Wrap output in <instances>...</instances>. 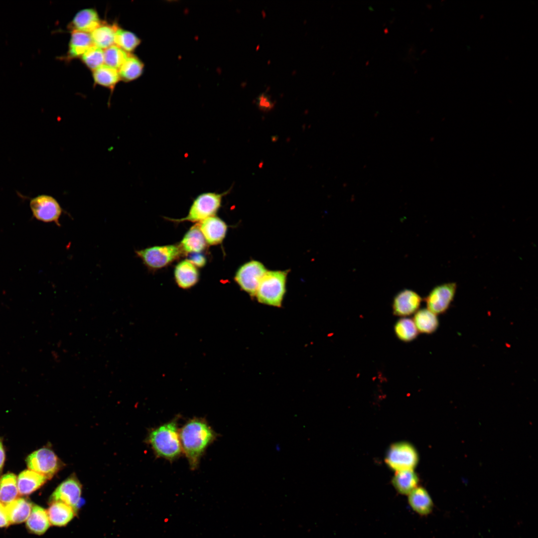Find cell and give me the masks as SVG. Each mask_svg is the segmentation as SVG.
Here are the masks:
<instances>
[{"label": "cell", "instance_id": "obj_3", "mask_svg": "<svg viewBox=\"0 0 538 538\" xmlns=\"http://www.w3.org/2000/svg\"><path fill=\"white\" fill-rule=\"evenodd\" d=\"M288 270H267L262 278L255 297L259 303L279 307L286 292Z\"/></svg>", "mask_w": 538, "mask_h": 538}, {"label": "cell", "instance_id": "obj_31", "mask_svg": "<svg viewBox=\"0 0 538 538\" xmlns=\"http://www.w3.org/2000/svg\"><path fill=\"white\" fill-rule=\"evenodd\" d=\"M130 54L114 44L104 50V63L105 65L119 70Z\"/></svg>", "mask_w": 538, "mask_h": 538}, {"label": "cell", "instance_id": "obj_7", "mask_svg": "<svg viewBox=\"0 0 538 538\" xmlns=\"http://www.w3.org/2000/svg\"><path fill=\"white\" fill-rule=\"evenodd\" d=\"M267 269L260 262L251 260L236 271L234 279L241 289L254 297L259 283Z\"/></svg>", "mask_w": 538, "mask_h": 538}, {"label": "cell", "instance_id": "obj_33", "mask_svg": "<svg viewBox=\"0 0 538 538\" xmlns=\"http://www.w3.org/2000/svg\"><path fill=\"white\" fill-rule=\"evenodd\" d=\"M256 104L259 109L263 112L270 111L274 106L270 97L266 93H262L258 97Z\"/></svg>", "mask_w": 538, "mask_h": 538}, {"label": "cell", "instance_id": "obj_18", "mask_svg": "<svg viewBox=\"0 0 538 538\" xmlns=\"http://www.w3.org/2000/svg\"><path fill=\"white\" fill-rule=\"evenodd\" d=\"M47 512L50 524L58 527L66 526L76 513L72 507L60 501L51 502Z\"/></svg>", "mask_w": 538, "mask_h": 538}, {"label": "cell", "instance_id": "obj_34", "mask_svg": "<svg viewBox=\"0 0 538 538\" xmlns=\"http://www.w3.org/2000/svg\"><path fill=\"white\" fill-rule=\"evenodd\" d=\"M196 267L203 268L206 264L205 257L200 253H192L188 259Z\"/></svg>", "mask_w": 538, "mask_h": 538}, {"label": "cell", "instance_id": "obj_9", "mask_svg": "<svg viewBox=\"0 0 538 538\" xmlns=\"http://www.w3.org/2000/svg\"><path fill=\"white\" fill-rule=\"evenodd\" d=\"M30 208L33 216L37 220L45 223H54L60 227L59 219L63 210L53 197L39 195L30 200Z\"/></svg>", "mask_w": 538, "mask_h": 538}, {"label": "cell", "instance_id": "obj_13", "mask_svg": "<svg viewBox=\"0 0 538 538\" xmlns=\"http://www.w3.org/2000/svg\"><path fill=\"white\" fill-rule=\"evenodd\" d=\"M207 244L217 245L223 241L228 229L226 223L216 216L209 217L198 223Z\"/></svg>", "mask_w": 538, "mask_h": 538}, {"label": "cell", "instance_id": "obj_30", "mask_svg": "<svg viewBox=\"0 0 538 538\" xmlns=\"http://www.w3.org/2000/svg\"><path fill=\"white\" fill-rule=\"evenodd\" d=\"M395 332L397 337L404 342H410L418 335V331L411 319L402 318L395 325Z\"/></svg>", "mask_w": 538, "mask_h": 538}, {"label": "cell", "instance_id": "obj_8", "mask_svg": "<svg viewBox=\"0 0 538 538\" xmlns=\"http://www.w3.org/2000/svg\"><path fill=\"white\" fill-rule=\"evenodd\" d=\"M26 462L29 469L47 478H52L64 464L55 453L48 448H42L29 455Z\"/></svg>", "mask_w": 538, "mask_h": 538}, {"label": "cell", "instance_id": "obj_17", "mask_svg": "<svg viewBox=\"0 0 538 538\" xmlns=\"http://www.w3.org/2000/svg\"><path fill=\"white\" fill-rule=\"evenodd\" d=\"M179 245L182 252L187 254L200 253L205 249L207 243L198 224L194 225L185 233Z\"/></svg>", "mask_w": 538, "mask_h": 538}, {"label": "cell", "instance_id": "obj_4", "mask_svg": "<svg viewBox=\"0 0 538 538\" xmlns=\"http://www.w3.org/2000/svg\"><path fill=\"white\" fill-rule=\"evenodd\" d=\"M229 191L230 190L221 193L212 192L202 193L193 200L185 217L176 219L164 218L176 223L184 221L200 222L215 215L221 206L223 196L228 194Z\"/></svg>", "mask_w": 538, "mask_h": 538}, {"label": "cell", "instance_id": "obj_22", "mask_svg": "<svg viewBox=\"0 0 538 538\" xmlns=\"http://www.w3.org/2000/svg\"><path fill=\"white\" fill-rule=\"evenodd\" d=\"M10 524H19L28 518L32 509V504L24 498H17L5 505Z\"/></svg>", "mask_w": 538, "mask_h": 538}, {"label": "cell", "instance_id": "obj_19", "mask_svg": "<svg viewBox=\"0 0 538 538\" xmlns=\"http://www.w3.org/2000/svg\"><path fill=\"white\" fill-rule=\"evenodd\" d=\"M45 476L30 469L21 472L17 478L19 494L28 495L41 487L47 481Z\"/></svg>", "mask_w": 538, "mask_h": 538}, {"label": "cell", "instance_id": "obj_36", "mask_svg": "<svg viewBox=\"0 0 538 538\" xmlns=\"http://www.w3.org/2000/svg\"><path fill=\"white\" fill-rule=\"evenodd\" d=\"M5 460V453L1 439L0 438V475L2 473Z\"/></svg>", "mask_w": 538, "mask_h": 538}, {"label": "cell", "instance_id": "obj_28", "mask_svg": "<svg viewBox=\"0 0 538 538\" xmlns=\"http://www.w3.org/2000/svg\"><path fill=\"white\" fill-rule=\"evenodd\" d=\"M18 493L16 476L12 473L2 475L0 478V502L5 505L17 498Z\"/></svg>", "mask_w": 538, "mask_h": 538}, {"label": "cell", "instance_id": "obj_6", "mask_svg": "<svg viewBox=\"0 0 538 538\" xmlns=\"http://www.w3.org/2000/svg\"><path fill=\"white\" fill-rule=\"evenodd\" d=\"M418 459L415 447L410 443L404 441L392 444L385 457L387 466L396 472L413 470Z\"/></svg>", "mask_w": 538, "mask_h": 538}, {"label": "cell", "instance_id": "obj_12", "mask_svg": "<svg viewBox=\"0 0 538 538\" xmlns=\"http://www.w3.org/2000/svg\"><path fill=\"white\" fill-rule=\"evenodd\" d=\"M421 298L416 292L408 289L398 292L393 302V310L395 315L406 316L412 314L419 307Z\"/></svg>", "mask_w": 538, "mask_h": 538}, {"label": "cell", "instance_id": "obj_15", "mask_svg": "<svg viewBox=\"0 0 538 538\" xmlns=\"http://www.w3.org/2000/svg\"><path fill=\"white\" fill-rule=\"evenodd\" d=\"M407 502L411 509L422 517L430 515L434 507L429 494L421 486H417L407 495Z\"/></svg>", "mask_w": 538, "mask_h": 538}, {"label": "cell", "instance_id": "obj_10", "mask_svg": "<svg viewBox=\"0 0 538 538\" xmlns=\"http://www.w3.org/2000/svg\"><path fill=\"white\" fill-rule=\"evenodd\" d=\"M457 290L454 282L435 286L425 298L427 309L436 315L445 313L454 300Z\"/></svg>", "mask_w": 538, "mask_h": 538}, {"label": "cell", "instance_id": "obj_2", "mask_svg": "<svg viewBox=\"0 0 538 538\" xmlns=\"http://www.w3.org/2000/svg\"><path fill=\"white\" fill-rule=\"evenodd\" d=\"M178 419L179 416L177 415L149 431L146 442L156 457L172 462L183 453L179 435Z\"/></svg>", "mask_w": 538, "mask_h": 538}, {"label": "cell", "instance_id": "obj_27", "mask_svg": "<svg viewBox=\"0 0 538 538\" xmlns=\"http://www.w3.org/2000/svg\"><path fill=\"white\" fill-rule=\"evenodd\" d=\"M93 77L96 84L113 90L121 80L118 70L103 64L93 70Z\"/></svg>", "mask_w": 538, "mask_h": 538}, {"label": "cell", "instance_id": "obj_21", "mask_svg": "<svg viewBox=\"0 0 538 538\" xmlns=\"http://www.w3.org/2000/svg\"><path fill=\"white\" fill-rule=\"evenodd\" d=\"M118 28V26L115 24L101 22L90 33L93 45L104 50L114 45Z\"/></svg>", "mask_w": 538, "mask_h": 538}, {"label": "cell", "instance_id": "obj_5", "mask_svg": "<svg viewBox=\"0 0 538 538\" xmlns=\"http://www.w3.org/2000/svg\"><path fill=\"white\" fill-rule=\"evenodd\" d=\"M135 253L149 270L155 271L179 259L183 252L179 245H167L135 250Z\"/></svg>", "mask_w": 538, "mask_h": 538}, {"label": "cell", "instance_id": "obj_23", "mask_svg": "<svg viewBox=\"0 0 538 538\" xmlns=\"http://www.w3.org/2000/svg\"><path fill=\"white\" fill-rule=\"evenodd\" d=\"M93 45L90 33L72 31L67 52V59L81 57L84 53Z\"/></svg>", "mask_w": 538, "mask_h": 538}, {"label": "cell", "instance_id": "obj_16", "mask_svg": "<svg viewBox=\"0 0 538 538\" xmlns=\"http://www.w3.org/2000/svg\"><path fill=\"white\" fill-rule=\"evenodd\" d=\"M101 23L97 11L94 8H85L78 11L69 24L72 31L91 33Z\"/></svg>", "mask_w": 538, "mask_h": 538}, {"label": "cell", "instance_id": "obj_20", "mask_svg": "<svg viewBox=\"0 0 538 538\" xmlns=\"http://www.w3.org/2000/svg\"><path fill=\"white\" fill-rule=\"evenodd\" d=\"M418 477L413 470L396 472L392 479V484L395 490L402 495L407 496L418 486Z\"/></svg>", "mask_w": 538, "mask_h": 538}, {"label": "cell", "instance_id": "obj_35", "mask_svg": "<svg viewBox=\"0 0 538 538\" xmlns=\"http://www.w3.org/2000/svg\"><path fill=\"white\" fill-rule=\"evenodd\" d=\"M10 524L5 505L0 502V528L7 527Z\"/></svg>", "mask_w": 538, "mask_h": 538}, {"label": "cell", "instance_id": "obj_11", "mask_svg": "<svg viewBox=\"0 0 538 538\" xmlns=\"http://www.w3.org/2000/svg\"><path fill=\"white\" fill-rule=\"evenodd\" d=\"M82 493V485L75 475L63 481L55 490L50 497V501H60L72 507L76 513Z\"/></svg>", "mask_w": 538, "mask_h": 538}, {"label": "cell", "instance_id": "obj_24", "mask_svg": "<svg viewBox=\"0 0 538 538\" xmlns=\"http://www.w3.org/2000/svg\"><path fill=\"white\" fill-rule=\"evenodd\" d=\"M26 527L32 533L42 535L50 525L47 511L43 508L34 506L26 520Z\"/></svg>", "mask_w": 538, "mask_h": 538}, {"label": "cell", "instance_id": "obj_1", "mask_svg": "<svg viewBox=\"0 0 538 538\" xmlns=\"http://www.w3.org/2000/svg\"><path fill=\"white\" fill-rule=\"evenodd\" d=\"M179 435L182 452L192 470L198 467L207 448L218 436L205 418L196 417L188 419L179 429Z\"/></svg>", "mask_w": 538, "mask_h": 538}, {"label": "cell", "instance_id": "obj_26", "mask_svg": "<svg viewBox=\"0 0 538 538\" xmlns=\"http://www.w3.org/2000/svg\"><path fill=\"white\" fill-rule=\"evenodd\" d=\"M143 68V62L137 56L130 53L118 70L120 79L126 82L135 80L141 76Z\"/></svg>", "mask_w": 538, "mask_h": 538}, {"label": "cell", "instance_id": "obj_29", "mask_svg": "<svg viewBox=\"0 0 538 538\" xmlns=\"http://www.w3.org/2000/svg\"><path fill=\"white\" fill-rule=\"evenodd\" d=\"M140 39L133 32L118 27L117 29L115 44L124 51L131 53L140 44Z\"/></svg>", "mask_w": 538, "mask_h": 538}, {"label": "cell", "instance_id": "obj_32", "mask_svg": "<svg viewBox=\"0 0 538 538\" xmlns=\"http://www.w3.org/2000/svg\"><path fill=\"white\" fill-rule=\"evenodd\" d=\"M81 58L83 63L93 71L103 65L104 50L93 45L84 53Z\"/></svg>", "mask_w": 538, "mask_h": 538}, {"label": "cell", "instance_id": "obj_25", "mask_svg": "<svg viewBox=\"0 0 538 538\" xmlns=\"http://www.w3.org/2000/svg\"><path fill=\"white\" fill-rule=\"evenodd\" d=\"M413 321L418 331L423 333L431 334L439 326L437 315L428 309L423 308L415 312Z\"/></svg>", "mask_w": 538, "mask_h": 538}, {"label": "cell", "instance_id": "obj_14", "mask_svg": "<svg viewBox=\"0 0 538 538\" xmlns=\"http://www.w3.org/2000/svg\"><path fill=\"white\" fill-rule=\"evenodd\" d=\"M174 276L177 285L184 289L194 286L198 281V270L188 260L180 261L174 269Z\"/></svg>", "mask_w": 538, "mask_h": 538}]
</instances>
